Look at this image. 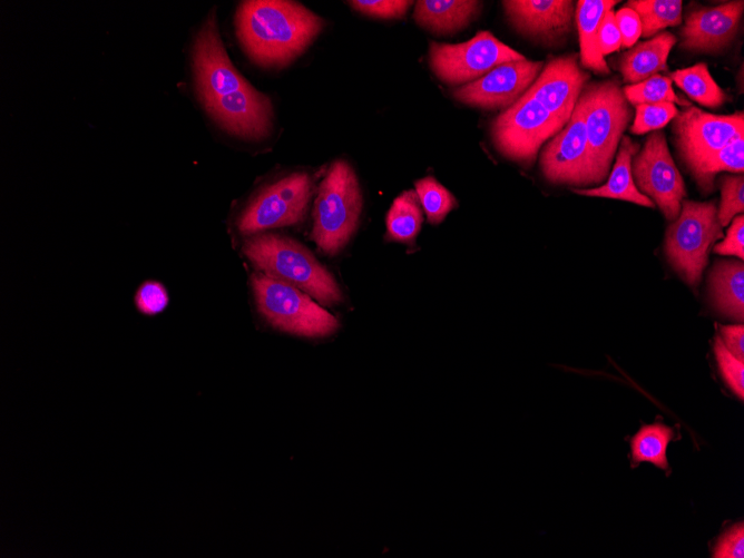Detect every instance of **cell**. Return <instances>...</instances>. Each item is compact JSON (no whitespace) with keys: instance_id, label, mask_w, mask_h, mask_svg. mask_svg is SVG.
Here are the masks:
<instances>
[{"instance_id":"1","label":"cell","mask_w":744,"mask_h":558,"mask_svg":"<svg viewBox=\"0 0 744 558\" xmlns=\"http://www.w3.org/2000/svg\"><path fill=\"white\" fill-rule=\"evenodd\" d=\"M247 56L263 67H284L300 56L324 27L323 19L295 1L249 0L235 16Z\"/></svg>"},{"instance_id":"2","label":"cell","mask_w":744,"mask_h":558,"mask_svg":"<svg viewBox=\"0 0 744 558\" xmlns=\"http://www.w3.org/2000/svg\"><path fill=\"white\" fill-rule=\"evenodd\" d=\"M243 253L267 276L292 285L320 303L342 301L332 274L301 243L280 234H260L248 238Z\"/></svg>"},{"instance_id":"3","label":"cell","mask_w":744,"mask_h":558,"mask_svg":"<svg viewBox=\"0 0 744 558\" xmlns=\"http://www.w3.org/2000/svg\"><path fill=\"white\" fill-rule=\"evenodd\" d=\"M361 209L362 195L353 168L345 160H335L315 198L312 239L324 253L336 254L355 232Z\"/></svg>"},{"instance_id":"4","label":"cell","mask_w":744,"mask_h":558,"mask_svg":"<svg viewBox=\"0 0 744 558\" xmlns=\"http://www.w3.org/2000/svg\"><path fill=\"white\" fill-rule=\"evenodd\" d=\"M252 288L258 312L281 331L323 337L339 326L337 320L310 295L264 273L252 276Z\"/></svg>"},{"instance_id":"5","label":"cell","mask_w":744,"mask_h":558,"mask_svg":"<svg viewBox=\"0 0 744 558\" xmlns=\"http://www.w3.org/2000/svg\"><path fill=\"white\" fill-rule=\"evenodd\" d=\"M722 237L713 202L683 199L678 217L666 232V255L679 275L695 286L707 264L711 248Z\"/></svg>"},{"instance_id":"6","label":"cell","mask_w":744,"mask_h":558,"mask_svg":"<svg viewBox=\"0 0 744 558\" xmlns=\"http://www.w3.org/2000/svg\"><path fill=\"white\" fill-rule=\"evenodd\" d=\"M579 99L584 108L588 145L604 180L623 133L629 124L632 111L620 85L613 79L585 85Z\"/></svg>"},{"instance_id":"7","label":"cell","mask_w":744,"mask_h":558,"mask_svg":"<svg viewBox=\"0 0 744 558\" xmlns=\"http://www.w3.org/2000/svg\"><path fill=\"white\" fill-rule=\"evenodd\" d=\"M565 124L526 91L491 124L496 148L507 158L531 164L540 146L558 134Z\"/></svg>"},{"instance_id":"8","label":"cell","mask_w":744,"mask_h":558,"mask_svg":"<svg viewBox=\"0 0 744 558\" xmlns=\"http://www.w3.org/2000/svg\"><path fill=\"white\" fill-rule=\"evenodd\" d=\"M525 57L501 42L489 31H480L461 43L431 41L429 63L434 75L447 85H466L497 66Z\"/></svg>"},{"instance_id":"9","label":"cell","mask_w":744,"mask_h":558,"mask_svg":"<svg viewBox=\"0 0 744 558\" xmlns=\"http://www.w3.org/2000/svg\"><path fill=\"white\" fill-rule=\"evenodd\" d=\"M312 195L307 173L288 174L261 188L248 202L237 221L243 234L283 227L298 223Z\"/></svg>"},{"instance_id":"10","label":"cell","mask_w":744,"mask_h":558,"mask_svg":"<svg viewBox=\"0 0 744 558\" xmlns=\"http://www.w3.org/2000/svg\"><path fill=\"white\" fill-rule=\"evenodd\" d=\"M540 168L545 178L555 184L589 186L604 182L588 145L579 98L566 126L544 148Z\"/></svg>"},{"instance_id":"11","label":"cell","mask_w":744,"mask_h":558,"mask_svg":"<svg viewBox=\"0 0 744 558\" xmlns=\"http://www.w3.org/2000/svg\"><path fill=\"white\" fill-rule=\"evenodd\" d=\"M632 172L639 192L654 199L668 221H675L686 190L662 131L655 130L647 137L643 149L634 156Z\"/></svg>"},{"instance_id":"12","label":"cell","mask_w":744,"mask_h":558,"mask_svg":"<svg viewBox=\"0 0 744 558\" xmlns=\"http://www.w3.org/2000/svg\"><path fill=\"white\" fill-rule=\"evenodd\" d=\"M673 134L681 157L691 168L735 138L744 136V114L714 115L687 106L674 117Z\"/></svg>"},{"instance_id":"13","label":"cell","mask_w":744,"mask_h":558,"mask_svg":"<svg viewBox=\"0 0 744 558\" xmlns=\"http://www.w3.org/2000/svg\"><path fill=\"white\" fill-rule=\"evenodd\" d=\"M544 67L542 61L522 60L501 63L482 77L452 91L458 101L483 109L511 106L531 86Z\"/></svg>"},{"instance_id":"14","label":"cell","mask_w":744,"mask_h":558,"mask_svg":"<svg viewBox=\"0 0 744 558\" xmlns=\"http://www.w3.org/2000/svg\"><path fill=\"white\" fill-rule=\"evenodd\" d=\"M193 68L197 92L203 104L251 85L229 60L214 16H209L196 36Z\"/></svg>"},{"instance_id":"15","label":"cell","mask_w":744,"mask_h":558,"mask_svg":"<svg viewBox=\"0 0 744 558\" xmlns=\"http://www.w3.org/2000/svg\"><path fill=\"white\" fill-rule=\"evenodd\" d=\"M227 131L246 139L266 137L272 129L273 108L268 97L252 85L204 104Z\"/></svg>"},{"instance_id":"16","label":"cell","mask_w":744,"mask_h":558,"mask_svg":"<svg viewBox=\"0 0 744 558\" xmlns=\"http://www.w3.org/2000/svg\"><path fill=\"white\" fill-rule=\"evenodd\" d=\"M588 78L576 55L557 57L544 67L526 92L566 125Z\"/></svg>"},{"instance_id":"17","label":"cell","mask_w":744,"mask_h":558,"mask_svg":"<svg viewBox=\"0 0 744 558\" xmlns=\"http://www.w3.org/2000/svg\"><path fill=\"white\" fill-rule=\"evenodd\" d=\"M744 2L730 1L716 7L691 10L681 30V48L697 52H718L735 38Z\"/></svg>"},{"instance_id":"18","label":"cell","mask_w":744,"mask_h":558,"mask_svg":"<svg viewBox=\"0 0 744 558\" xmlns=\"http://www.w3.org/2000/svg\"><path fill=\"white\" fill-rule=\"evenodd\" d=\"M508 20L522 35L552 40L569 32L575 7L568 0H507Z\"/></svg>"},{"instance_id":"19","label":"cell","mask_w":744,"mask_h":558,"mask_svg":"<svg viewBox=\"0 0 744 558\" xmlns=\"http://www.w3.org/2000/svg\"><path fill=\"white\" fill-rule=\"evenodd\" d=\"M618 147L616 161L605 184L594 188L572 190L585 196L621 199L653 208L655 204L639 192L633 178L632 159L638 153V144L634 143L630 137L623 136Z\"/></svg>"},{"instance_id":"20","label":"cell","mask_w":744,"mask_h":558,"mask_svg":"<svg viewBox=\"0 0 744 558\" xmlns=\"http://www.w3.org/2000/svg\"><path fill=\"white\" fill-rule=\"evenodd\" d=\"M676 40L673 33L664 31L629 48L618 63L624 82L638 84L666 70L667 58Z\"/></svg>"},{"instance_id":"21","label":"cell","mask_w":744,"mask_h":558,"mask_svg":"<svg viewBox=\"0 0 744 558\" xmlns=\"http://www.w3.org/2000/svg\"><path fill=\"white\" fill-rule=\"evenodd\" d=\"M482 2L474 0H419L415 22L437 35H448L467 27L479 13Z\"/></svg>"},{"instance_id":"22","label":"cell","mask_w":744,"mask_h":558,"mask_svg":"<svg viewBox=\"0 0 744 558\" xmlns=\"http://www.w3.org/2000/svg\"><path fill=\"white\" fill-rule=\"evenodd\" d=\"M619 1L580 0L576 7V21L580 43V61L584 68L607 75L609 68L598 48V29L605 13Z\"/></svg>"},{"instance_id":"23","label":"cell","mask_w":744,"mask_h":558,"mask_svg":"<svg viewBox=\"0 0 744 558\" xmlns=\"http://www.w3.org/2000/svg\"><path fill=\"white\" fill-rule=\"evenodd\" d=\"M709 284L717 310L726 316L743 321V261H718L709 274Z\"/></svg>"},{"instance_id":"24","label":"cell","mask_w":744,"mask_h":558,"mask_svg":"<svg viewBox=\"0 0 744 558\" xmlns=\"http://www.w3.org/2000/svg\"><path fill=\"white\" fill-rule=\"evenodd\" d=\"M677 430L663 422L644 424L629 440L630 456L634 463L650 462L657 468L668 470L667 447L676 437Z\"/></svg>"},{"instance_id":"25","label":"cell","mask_w":744,"mask_h":558,"mask_svg":"<svg viewBox=\"0 0 744 558\" xmlns=\"http://www.w3.org/2000/svg\"><path fill=\"white\" fill-rule=\"evenodd\" d=\"M422 221V207L415 190H404L388 211L386 235L392 241L412 243L420 232Z\"/></svg>"},{"instance_id":"26","label":"cell","mask_w":744,"mask_h":558,"mask_svg":"<svg viewBox=\"0 0 744 558\" xmlns=\"http://www.w3.org/2000/svg\"><path fill=\"white\" fill-rule=\"evenodd\" d=\"M670 80L693 100L705 107L715 108L725 101L724 91L713 79L704 62L672 72Z\"/></svg>"},{"instance_id":"27","label":"cell","mask_w":744,"mask_h":558,"mask_svg":"<svg viewBox=\"0 0 744 558\" xmlns=\"http://www.w3.org/2000/svg\"><path fill=\"white\" fill-rule=\"evenodd\" d=\"M689 169L701 188L708 192L713 189V179L717 173L742 174L744 170V136L735 138Z\"/></svg>"},{"instance_id":"28","label":"cell","mask_w":744,"mask_h":558,"mask_svg":"<svg viewBox=\"0 0 744 558\" xmlns=\"http://www.w3.org/2000/svg\"><path fill=\"white\" fill-rule=\"evenodd\" d=\"M626 7L638 14L644 38L682 22L683 2L681 0H630Z\"/></svg>"},{"instance_id":"29","label":"cell","mask_w":744,"mask_h":558,"mask_svg":"<svg viewBox=\"0 0 744 558\" xmlns=\"http://www.w3.org/2000/svg\"><path fill=\"white\" fill-rule=\"evenodd\" d=\"M414 186L427 219L432 225L441 223L457 206L454 196L432 176L418 179Z\"/></svg>"},{"instance_id":"30","label":"cell","mask_w":744,"mask_h":558,"mask_svg":"<svg viewBox=\"0 0 744 558\" xmlns=\"http://www.w3.org/2000/svg\"><path fill=\"white\" fill-rule=\"evenodd\" d=\"M628 104H657L673 102L682 106H691L687 100L679 98L672 88L670 78L654 75L638 84L627 85L623 88Z\"/></svg>"},{"instance_id":"31","label":"cell","mask_w":744,"mask_h":558,"mask_svg":"<svg viewBox=\"0 0 744 558\" xmlns=\"http://www.w3.org/2000/svg\"><path fill=\"white\" fill-rule=\"evenodd\" d=\"M636 115L630 131L636 135L657 130L677 115L673 102L640 104L635 106Z\"/></svg>"},{"instance_id":"32","label":"cell","mask_w":744,"mask_h":558,"mask_svg":"<svg viewBox=\"0 0 744 558\" xmlns=\"http://www.w3.org/2000/svg\"><path fill=\"white\" fill-rule=\"evenodd\" d=\"M721 204L717 218L722 227L744 211V178L740 176H724L721 179Z\"/></svg>"},{"instance_id":"33","label":"cell","mask_w":744,"mask_h":558,"mask_svg":"<svg viewBox=\"0 0 744 558\" xmlns=\"http://www.w3.org/2000/svg\"><path fill=\"white\" fill-rule=\"evenodd\" d=\"M714 352L723 379L742 400L744 395V361L730 353L719 336L715 337Z\"/></svg>"},{"instance_id":"34","label":"cell","mask_w":744,"mask_h":558,"mask_svg":"<svg viewBox=\"0 0 744 558\" xmlns=\"http://www.w3.org/2000/svg\"><path fill=\"white\" fill-rule=\"evenodd\" d=\"M134 302L141 315L156 316L166 310L169 297L161 283L146 281L137 290Z\"/></svg>"},{"instance_id":"35","label":"cell","mask_w":744,"mask_h":558,"mask_svg":"<svg viewBox=\"0 0 744 558\" xmlns=\"http://www.w3.org/2000/svg\"><path fill=\"white\" fill-rule=\"evenodd\" d=\"M347 3L356 11L375 18H402L413 1L405 0H354Z\"/></svg>"},{"instance_id":"36","label":"cell","mask_w":744,"mask_h":558,"mask_svg":"<svg viewBox=\"0 0 744 558\" xmlns=\"http://www.w3.org/2000/svg\"><path fill=\"white\" fill-rule=\"evenodd\" d=\"M713 557L743 558L744 557V527L743 522L727 529L717 540Z\"/></svg>"},{"instance_id":"37","label":"cell","mask_w":744,"mask_h":558,"mask_svg":"<svg viewBox=\"0 0 744 558\" xmlns=\"http://www.w3.org/2000/svg\"><path fill=\"white\" fill-rule=\"evenodd\" d=\"M721 255H733L743 261L744 257V217H734L727 228L725 238L713 247Z\"/></svg>"},{"instance_id":"38","label":"cell","mask_w":744,"mask_h":558,"mask_svg":"<svg viewBox=\"0 0 744 558\" xmlns=\"http://www.w3.org/2000/svg\"><path fill=\"white\" fill-rule=\"evenodd\" d=\"M615 20L621 36V48H632L642 36V22L638 14L624 7L615 12Z\"/></svg>"},{"instance_id":"39","label":"cell","mask_w":744,"mask_h":558,"mask_svg":"<svg viewBox=\"0 0 744 558\" xmlns=\"http://www.w3.org/2000/svg\"><path fill=\"white\" fill-rule=\"evenodd\" d=\"M621 46V36L615 20V12L607 11L598 29V48L603 57L617 51Z\"/></svg>"},{"instance_id":"40","label":"cell","mask_w":744,"mask_h":558,"mask_svg":"<svg viewBox=\"0 0 744 558\" xmlns=\"http://www.w3.org/2000/svg\"><path fill=\"white\" fill-rule=\"evenodd\" d=\"M719 334L728 352L744 361V326L742 324L719 326Z\"/></svg>"}]
</instances>
